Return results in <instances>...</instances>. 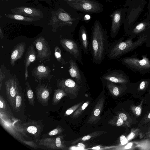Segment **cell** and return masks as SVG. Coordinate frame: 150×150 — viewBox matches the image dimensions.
I'll return each instance as SVG.
<instances>
[{"mask_svg":"<svg viewBox=\"0 0 150 150\" xmlns=\"http://www.w3.org/2000/svg\"><path fill=\"white\" fill-rule=\"evenodd\" d=\"M39 144L52 149H58L57 137H47L40 141Z\"/></svg>","mask_w":150,"mask_h":150,"instance_id":"d4e9b609","label":"cell"},{"mask_svg":"<svg viewBox=\"0 0 150 150\" xmlns=\"http://www.w3.org/2000/svg\"><path fill=\"white\" fill-rule=\"evenodd\" d=\"M125 35L115 40L109 46L107 55L110 60L117 59L124 55L131 52L145 43L147 39L146 35L138 37L133 41V38L128 37L124 40Z\"/></svg>","mask_w":150,"mask_h":150,"instance_id":"7a4b0ae2","label":"cell"},{"mask_svg":"<svg viewBox=\"0 0 150 150\" xmlns=\"http://www.w3.org/2000/svg\"><path fill=\"white\" fill-rule=\"evenodd\" d=\"M137 0H126L125 4L124 5H126L131 2H133L136 1ZM148 1L149 0H146Z\"/></svg>","mask_w":150,"mask_h":150,"instance_id":"c3c4849f","label":"cell"},{"mask_svg":"<svg viewBox=\"0 0 150 150\" xmlns=\"http://www.w3.org/2000/svg\"><path fill=\"white\" fill-rule=\"evenodd\" d=\"M127 9V7H124L116 9L110 16L111 20L110 35L112 39L116 37L121 26L125 22Z\"/></svg>","mask_w":150,"mask_h":150,"instance_id":"52a82bcc","label":"cell"},{"mask_svg":"<svg viewBox=\"0 0 150 150\" xmlns=\"http://www.w3.org/2000/svg\"><path fill=\"white\" fill-rule=\"evenodd\" d=\"M51 70L48 66L43 64L39 65L32 71V76L35 80L41 83L42 80H48L50 82L53 75L51 74Z\"/></svg>","mask_w":150,"mask_h":150,"instance_id":"5bb4252c","label":"cell"},{"mask_svg":"<svg viewBox=\"0 0 150 150\" xmlns=\"http://www.w3.org/2000/svg\"><path fill=\"white\" fill-rule=\"evenodd\" d=\"M100 79L119 84H128L130 82L129 77L120 70L109 71L102 76Z\"/></svg>","mask_w":150,"mask_h":150,"instance_id":"30bf717a","label":"cell"},{"mask_svg":"<svg viewBox=\"0 0 150 150\" xmlns=\"http://www.w3.org/2000/svg\"><path fill=\"white\" fill-rule=\"evenodd\" d=\"M106 132L103 131H96L88 134L84 136L81 137L72 142L71 144H74L79 142L86 141L91 139L94 138Z\"/></svg>","mask_w":150,"mask_h":150,"instance_id":"f1b7e54d","label":"cell"},{"mask_svg":"<svg viewBox=\"0 0 150 150\" xmlns=\"http://www.w3.org/2000/svg\"><path fill=\"white\" fill-rule=\"evenodd\" d=\"M150 27V23L146 20L136 22L125 32V35L134 39L143 35Z\"/></svg>","mask_w":150,"mask_h":150,"instance_id":"4fadbf2b","label":"cell"},{"mask_svg":"<svg viewBox=\"0 0 150 150\" xmlns=\"http://www.w3.org/2000/svg\"><path fill=\"white\" fill-rule=\"evenodd\" d=\"M26 97L28 101L29 104L34 106L35 105V97L33 91L31 86L28 82L26 83Z\"/></svg>","mask_w":150,"mask_h":150,"instance_id":"f546056e","label":"cell"},{"mask_svg":"<svg viewBox=\"0 0 150 150\" xmlns=\"http://www.w3.org/2000/svg\"><path fill=\"white\" fill-rule=\"evenodd\" d=\"M0 110L1 112L11 115L8 105L1 95H0Z\"/></svg>","mask_w":150,"mask_h":150,"instance_id":"1f68e13d","label":"cell"},{"mask_svg":"<svg viewBox=\"0 0 150 150\" xmlns=\"http://www.w3.org/2000/svg\"><path fill=\"white\" fill-rule=\"evenodd\" d=\"M54 51L55 57L59 62L62 65L66 64L68 63V62L63 58L61 54V50L58 46H57L55 47Z\"/></svg>","mask_w":150,"mask_h":150,"instance_id":"d590c367","label":"cell"},{"mask_svg":"<svg viewBox=\"0 0 150 150\" xmlns=\"http://www.w3.org/2000/svg\"><path fill=\"white\" fill-rule=\"evenodd\" d=\"M39 122L32 121L24 123L22 126L24 131L31 134L35 138L39 136L42 131V124L40 125Z\"/></svg>","mask_w":150,"mask_h":150,"instance_id":"e0dca14e","label":"cell"},{"mask_svg":"<svg viewBox=\"0 0 150 150\" xmlns=\"http://www.w3.org/2000/svg\"><path fill=\"white\" fill-rule=\"evenodd\" d=\"M66 4L77 12L84 13H99L103 10V5L96 0H75Z\"/></svg>","mask_w":150,"mask_h":150,"instance_id":"8992f818","label":"cell"},{"mask_svg":"<svg viewBox=\"0 0 150 150\" xmlns=\"http://www.w3.org/2000/svg\"><path fill=\"white\" fill-rule=\"evenodd\" d=\"M144 99H142L140 103L137 105H131L130 106V109L133 113L136 116L139 117L141 114L142 105L143 103Z\"/></svg>","mask_w":150,"mask_h":150,"instance_id":"836d02e7","label":"cell"},{"mask_svg":"<svg viewBox=\"0 0 150 150\" xmlns=\"http://www.w3.org/2000/svg\"><path fill=\"white\" fill-rule=\"evenodd\" d=\"M5 15L6 17L10 19L25 22H33L40 20L38 18L27 17L18 14H5Z\"/></svg>","mask_w":150,"mask_h":150,"instance_id":"484cf974","label":"cell"},{"mask_svg":"<svg viewBox=\"0 0 150 150\" xmlns=\"http://www.w3.org/2000/svg\"><path fill=\"white\" fill-rule=\"evenodd\" d=\"M132 145V144L131 143H130L128 144L127 146L125 147V148L126 149H128L130 148Z\"/></svg>","mask_w":150,"mask_h":150,"instance_id":"f907efd6","label":"cell"},{"mask_svg":"<svg viewBox=\"0 0 150 150\" xmlns=\"http://www.w3.org/2000/svg\"><path fill=\"white\" fill-rule=\"evenodd\" d=\"M109 46L107 30L103 28L100 21L96 20L92 28L89 47L94 63L99 64L103 62Z\"/></svg>","mask_w":150,"mask_h":150,"instance_id":"6da1fadb","label":"cell"},{"mask_svg":"<svg viewBox=\"0 0 150 150\" xmlns=\"http://www.w3.org/2000/svg\"><path fill=\"white\" fill-rule=\"evenodd\" d=\"M69 62L70 64L69 72L70 76L78 84H81L82 79L79 68L76 63L72 59L70 60Z\"/></svg>","mask_w":150,"mask_h":150,"instance_id":"603a6c76","label":"cell"},{"mask_svg":"<svg viewBox=\"0 0 150 150\" xmlns=\"http://www.w3.org/2000/svg\"><path fill=\"white\" fill-rule=\"evenodd\" d=\"M140 132V129L134 128H132L130 133L127 137L128 141H130L139 135Z\"/></svg>","mask_w":150,"mask_h":150,"instance_id":"8d00e7d4","label":"cell"},{"mask_svg":"<svg viewBox=\"0 0 150 150\" xmlns=\"http://www.w3.org/2000/svg\"><path fill=\"white\" fill-rule=\"evenodd\" d=\"M108 123L116 127L126 126L122 120L117 115L113 116L112 119L108 121Z\"/></svg>","mask_w":150,"mask_h":150,"instance_id":"e575fe53","label":"cell"},{"mask_svg":"<svg viewBox=\"0 0 150 150\" xmlns=\"http://www.w3.org/2000/svg\"><path fill=\"white\" fill-rule=\"evenodd\" d=\"M5 75L1 70V69L0 70V89L1 90V87L2 86V81L3 79L5 77Z\"/></svg>","mask_w":150,"mask_h":150,"instance_id":"f6af8a7d","label":"cell"},{"mask_svg":"<svg viewBox=\"0 0 150 150\" xmlns=\"http://www.w3.org/2000/svg\"><path fill=\"white\" fill-rule=\"evenodd\" d=\"M4 35L2 31L1 28L0 27V38L2 39L4 38Z\"/></svg>","mask_w":150,"mask_h":150,"instance_id":"681fc988","label":"cell"},{"mask_svg":"<svg viewBox=\"0 0 150 150\" xmlns=\"http://www.w3.org/2000/svg\"><path fill=\"white\" fill-rule=\"evenodd\" d=\"M149 94L150 95V89L149 90Z\"/></svg>","mask_w":150,"mask_h":150,"instance_id":"11a10c76","label":"cell"},{"mask_svg":"<svg viewBox=\"0 0 150 150\" xmlns=\"http://www.w3.org/2000/svg\"><path fill=\"white\" fill-rule=\"evenodd\" d=\"M119 61L133 71L144 75L150 73V60L146 55L142 59L130 56L121 58Z\"/></svg>","mask_w":150,"mask_h":150,"instance_id":"5b68a950","label":"cell"},{"mask_svg":"<svg viewBox=\"0 0 150 150\" xmlns=\"http://www.w3.org/2000/svg\"><path fill=\"white\" fill-rule=\"evenodd\" d=\"M144 127L145 128L143 130H141V132L139 134L150 132V125H147Z\"/></svg>","mask_w":150,"mask_h":150,"instance_id":"bcb514c9","label":"cell"},{"mask_svg":"<svg viewBox=\"0 0 150 150\" xmlns=\"http://www.w3.org/2000/svg\"><path fill=\"white\" fill-rule=\"evenodd\" d=\"M74 0H63L64 1L65 3H67L70 1Z\"/></svg>","mask_w":150,"mask_h":150,"instance_id":"f5cc1de1","label":"cell"},{"mask_svg":"<svg viewBox=\"0 0 150 150\" xmlns=\"http://www.w3.org/2000/svg\"><path fill=\"white\" fill-rule=\"evenodd\" d=\"M35 92L39 103L44 106H47L52 92L51 85L48 83H40L36 87Z\"/></svg>","mask_w":150,"mask_h":150,"instance_id":"8fae6325","label":"cell"},{"mask_svg":"<svg viewBox=\"0 0 150 150\" xmlns=\"http://www.w3.org/2000/svg\"><path fill=\"white\" fill-rule=\"evenodd\" d=\"M6 1H8V0H6Z\"/></svg>","mask_w":150,"mask_h":150,"instance_id":"9f6ffc18","label":"cell"},{"mask_svg":"<svg viewBox=\"0 0 150 150\" xmlns=\"http://www.w3.org/2000/svg\"><path fill=\"white\" fill-rule=\"evenodd\" d=\"M120 143L122 145L126 144L128 142L127 138L124 135H122L120 137Z\"/></svg>","mask_w":150,"mask_h":150,"instance_id":"7bdbcfd3","label":"cell"},{"mask_svg":"<svg viewBox=\"0 0 150 150\" xmlns=\"http://www.w3.org/2000/svg\"><path fill=\"white\" fill-rule=\"evenodd\" d=\"M57 86L63 90L67 94L73 95L76 97L80 87L76 82L70 78L58 79Z\"/></svg>","mask_w":150,"mask_h":150,"instance_id":"7c38bea8","label":"cell"},{"mask_svg":"<svg viewBox=\"0 0 150 150\" xmlns=\"http://www.w3.org/2000/svg\"><path fill=\"white\" fill-rule=\"evenodd\" d=\"M137 90L138 92L145 91L150 85V78L141 79L137 83Z\"/></svg>","mask_w":150,"mask_h":150,"instance_id":"4dcf8cb0","label":"cell"},{"mask_svg":"<svg viewBox=\"0 0 150 150\" xmlns=\"http://www.w3.org/2000/svg\"><path fill=\"white\" fill-rule=\"evenodd\" d=\"M150 122V110L145 115L138 125V127H141Z\"/></svg>","mask_w":150,"mask_h":150,"instance_id":"74e56055","label":"cell"},{"mask_svg":"<svg viewBox=\"0 0 150 150\" xmlns=\"http://www.w3.org/2000/svg\"><path fill=\"white\" fill-rule=\"evenodd\" d=\"M147 11L146 13V18L145 20L150 23V0H149L147 7Z\"/></svg>","mask_w":150,"mask_h":150,"instance_id":"b9f144b4","label":"cell"},{"mask_svg":"<svg viewBox=\"0 0 150 150\" xmlns=\"http://www.w3.org/2000/svg\"><path fill=\"white\" fill-rule=\"evenodd\" d=\"M117 115L124 121L126 126L130 128L132 125L137 123L136 118L128 112L119 111L116 112Z\"/></svg>","mask_w":150,"mask_h":150,"instance_id":"cb8c5ba5","label":"cell"},{"mask_svg":"<svg viewBox=\"0 0 150 150\" xmlns=\"http://www.w3.org/2000/svg\"><path fill=\"white\" fill-rule=\"evenodd\" d=\"M5 85L8 100L13 109L15 98L21 88L17 78L14 77L6 80Z\"/></svg>","mask_w":150,"mask_h":150,"instance_id":"9c48e42d","label":"cell"},{"mask_svg":"<svg viewBox=\"0 0 150 150\" xmlns=\"http://www.w3.org/2000/svg\"><path fill=\"white\" fill-rule=\"evenodd\" d=\"M139 137L140 138L150 139V132L140 134H139Z\"/></svg>","mask_w":150,"mask_h":150,"instance_id":"ee69618b","label":"cell"},{"mask_svg":"<svg viewBox=\"0 0 150 150\" xmlns=\"http://www.w3.org/2000/svg\"><path fill=\"white\" fill-rule=\"evenodd\" d=\"M83 103L84 101H81L69 108L65 112L64 115V116H66L73 113Z\"/></svg>","mask_w":150,"mask_h":150,"instance_id":"f35d334b","label":"cell"},{"mask_svg":"<svg viewBox=\"0 0 150 150\" xmlns=\"http://www.w3.org/2000/svg\"><path fill=\"white\" fill-rule=\"evenodd\" d=\"M26 44L24 42H21L18 43L11 50L10 57V64L14 66L16 61L21 59L25 51Z\"/></svg>","mask_w":150,"mask_h":150,"instance_id":"ffe728a7","label":"cell"},{"mask_svg":"<svg viewBox=\"0 0 150 150\" xmlns=\"http://www.w3.org/2000/svg\"><path fill=\"white\" fill-rule=\"evenodd\" d=\"M36 50L37 60L45 62L50 60L51 51L47 42L42 36L37 38L33 42Z\"/></svg>","mask_w":150,"mask_h":150,"instance_id":"ba28073f","label":"cell"},{"mask_svg":"<svg viewBox=\"0 0 150 150\" xmlns=\"http://www.w3.org/2000/svg\"><path fill=\"white\" fill-rule=\"evenodd\" d=\"M89 101H87L81 105L72 115L71 117L73 119L78 118L83 113V111L88 106Z\"/></svg>","mask_w":150,"mask_h":150,"instance_id":"d6a6232c","label":"cell"},{"mask_svg":"<svg viewBox=\"0 0 150 150\" xmlns=\"http://www.w3.org/2000/svg\"><path fill=\"white\" fill-rule=\"evenodd\" d=\"M64 130L63 128L58 125L53 129L47 133L46 136H51L59 134L62 132Z\"/></svg>","mask_w":150,"mask_h":150,"instance_id":"ab89813d","label":"cell"},{"mask_svg":"<svg viewBox=\"0 0 150 150\" xmlns=\"http://www.w3.org/2000/svg\"><path fill=\"white\" fill-rule=\"evenodd\" d=\"M51 13L48 25L52 26L53 32L60 27L76 26L81 20V14L69 6L67 10L60 7L57 11H52Z\"/></svg>","mask_w":150,"mask_h":150,"instance_id":"3957f363","label":"cell"},{"mask_svg":"<svg viewBox=\"0 0 150 150\" xmlns=\"http://www.w3.org/2000/svg\"><path fill=\"white\" fill-rule=\"evenodd\" d=\"M100 149V147L99 146H96L92 148L93 149Z\"/></svg>","mask_w":150,"mask_h":150,"instance_id":"816d5d0a","label":"cell"},{"mask_svg":"<svg viewBox=\"0 0 150 150\" xmlns=\"http://www.w3.org/2000/svg\"><path fill=\"white\" fill-rule=\"evenodd\" d=\"M11 11L14 14H20L25 16L41 18L43 14L40 10L31 7L21 6L11 9Z\"/></svg>","mask_w":150,"mask_h":150,"instance_id":"9a60e30c","label":"cell"},{"mask_svg":"<svg viewBox=\"0 0 150 150\" xmlns=\"http://www.w3.org/2000/svg\"><path fill=\"white\" fill-rule=\"evenodd\" d=\"M106 1L110 2H112V1L113 0H105Z\"/></svg>","mask_w":150,"mask_h":150,"instance_id":"db71d44e","label":"cell"},{"mask_svg":"<svg viewBox=\"0 0 150 150\" xmlns=\"http://www.w3.org/2000/svg\"><path fill=\"white\" fill-rule=\"evenodd\" d=\"M77 146L79 147L85 148L86 147L85 145L81 143H79L78 144Z\"/></svg>","mask_w":150,"mask_h":150,"instance_id":"7dc6e473","label":"cell"},{"mask_svg":"<svg viewBox=\"0 0 150 150\" xmlns=\"http://www.w3.org/2000/svg\"><path fill=\"white\" fill-rule=\"evenodd\" d=\"M147 1L145 0H137L124 5L123 7L127 8L125 20L123 24L125 33L136 23L143 11Z\"/></svg>","mask_w":150,"mask_h":150,"instance_id":"277c9868","label":"cell"},{"mask_svg":"<svg viewBox=\"0 0 150 150\" xmlns=\"http://www.w3.org/2000/svg\"><path fill=\"white\" fill-rule=\"evenodd\" d=\"M143 35H147V39L145 43L146 46L150 47V27L145 31Z\"/></svg>","mask_w":150,"mask_h":150,"instance_id":"60d3db41","label":"cell"},{"mask_svg":"<svg viewBox=\"0 0 150 150\" xmlns=\"http://www.w3.org/2000/svg\"><path fill=\"white\" fill-rule=\"evenodd\" d=\"M116 83L107 81L106 84V86L110 93L115 97L119 96L127 88V84H120V85H117Z\"/></svg>","mask_w":150,"mask_h":150,"instance_id":"7402d4cb","label":"cell"},{"mask_svg":"<svg viewBox=\"0 0 150 150\" xmlns=\"http://www.w3.org/2000/svg\"><path fill=\"white\" fill-rule=\"evenodd\" d=\"M24 97L22 89L19 91L15 99L13 110L14 111L18 112L21 109L23 104Z\"/></svg>","mask_w":150,"mask_h":150,"instance_id":"83f0119b","label":"cell"},{"mask_svg":"<svg viewBox=\"0 0 150 150\" xmlns=\"http://www.w3.org/2000/svg\"><path fill=\"white\" fill-rule=\"evenodd\" d=\"M25 57L24 61L25 78V81H26L28 77V67L31 63L33 62L37 59L36 52L35 51L33 45H30L28 48Z\"/></svg>","mask_w":150,"mask_h":150,"instance_id":"ac0fdd59","label":"cell"},{"mask_svg":"<svg viewBox=\"0 0 150 150\" xmlns=\"http://www.w3.org/2000/svg\"><path fill=\"white\" fill-rule=\"evenodd\" d=\"M67 96L68 94L62 89L59 88L56 89L52 98V105H57L64 97Z\"/></svg>","mask_w":150,"mask_h":150,"instance_id":"4316f807","label":"cell"},{"mask_svg":"<svg viewBox=\"0 0 150 150\" xmlns=\"http://www.w3.org/2000/svg\"><path fill=\"white\" fill-rule=\"evenodd\" d=\"M104 102L103 97L98 100L91 112L87 123H95L96 121L100 119V115L103 108Z\"/></svg>","mask_w":150,"mask_h":150,"instance_id":"d6986e66","label":"cell"},{"mask_svg":"<svg viewBox=\"0 0 150 150\" xmlns=\"http://www.w3.org/2000/svg\"><path fill=\"white\" fill-rule=\"evenodd\" d=\"M60 36L59 42L63 48L74 57L78 59L80 55L79 46L75 41L68 39L63 38Z\"/></svg>","mask_w":150,"mask_h":150,"instance_id":"2e32d148","label":"cell"},{"mask_svg":"<svg viewBox=\"0 0 150 150\" xmlns=\"http://www.w3.org/2000/svg\"><path fill=\"white\" fill-rule=\"evenodd\" d=\"M79 40L84 52L88 54L89 50L88 34L86 28L81 25L79 31Z\"/></svg>","mask_w":150,"mask_h":150,"instance_id":"44dd1931","label":"cell"}]
</instances>
